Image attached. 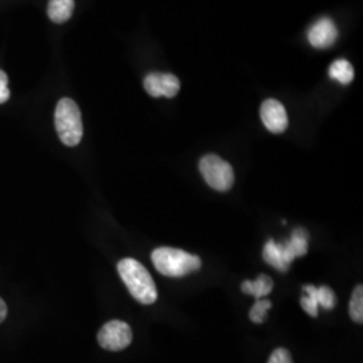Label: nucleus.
<instances>
[{"label":"nucleus","instance_id":"f257e3e1","mask_svg":"<svg viewBox=\"0 0 363 363\" xmlns=\"http://www.w3.org/2000/svg\"><path fill=\"white\" fill-rule=\"evenodd\" d=\"M117 272L130 295L139 303L145 306L155 303L157 298L155 281L143 264L135 259H123L117 264Z\"/></svg>","mask_w":363,"mask_h":363},{"label":"nucleus","instance_id":"f03ea898","mask_svg":"<svg viewBox=\"0 0 363 363\" xmlns=\"http://www.w3.org/2000/svg\"><path fill=\"white\" fill-rule=\"evenodd\" d=\"M151 259L156 271L167 277H183L199 271L202 267L198 256L175 247H157L152 252Z\"/></svg>","mask_w":363,"mask_h":363},{"label":"nucleus","instance_id":"7ed1b4c3","mask_svg":"<svg viewBox=\"0 0 363 363\" xmlns=\"http://www.w3.org/2000/svg\"><path fill=\"white\" fill-rule=\"evenodd\" d=\"M55 130L61 142L67 147H76L84 135L82 117L78 105L72 99H61L55 108Z\"/></svg>","mask_w":363,"mask_h":363},{"label":"nucleus","instance_id":"20e7f679","mask_svg":"<svg viewBox=\"0 0 363 363\" xmlns=\"http://www.w3.org/2000/svg\"><path fill=\"white\" fill-rule=\"evenodd\" d=\"M199 171L208 186L217 191H229L234 184V171L232 166L220 156H203L199 162Z\"/></svg>","mask_w":363,"mask_h":363},{"label":"nucleus","instance_id":"39448f33","mask_svg":"<svg viewBox=\"0 0 363 363\" xmlns=\"http://www.w3.org/2000/svg\"><path fill=\"white\" fill-rule=\"evenodd\" d=\"M132 330L130 325L121 320H111L105 323L97 334L100 346L108 351H121L132 343Z\"/></svg>","mask_w":363,"mask_h":363},{"label":"nucleus","instance_id":"423d86ee","mask_svg":"<svg viewBox=\"0 0 363 363\" xmlns=\"http://www.w3.org/2000/svg\"><path fill=\"white\" fill-rule=\"evenodd\" d=\"M144 89L152 97L172 99L181 91V82L169 73H151L144 78Z\"/></svg>","mask_w":363,"mask_h":363},{"label":"nucleus","instance_id":"0eeeda50","mask_svg":"<svg viewBox=\"0 0 363 363\" xmlns=\"http://www.w3.org/2000/svg\"><path fill=\"white\" fill-rule=\"evenodd\" d=\"M259 116L265 128L272 133H283L288 128L286 108L277 100H265L259 108Z\"/></svg>","mask_w":363,"mask_h":363},{"label":"nucleus","instance_id":"6e6552de","mask_svg":"<svg viewBox=\"0 0 363 363\" xmlns=\"http://www.w3.org/2000/svg\"><path fill=\"white\" fill-rule=\"evenodd\" d=\"M262 257L267 264L276 268L279 272H286L291 262L296 259L288 241L276 244L273 240H269L265 244L262 250Z\"/></svg>","mask_w":363,"mask_h":363},{"label":"nucleus","instance_id":"1a4fd4ad","mask_svg":"<svg viewBox=\"0 0 363 363\" xmlns=\"http://www.w3.org/2000/svg\"><path fill=\"white\" fill-rule=\"evenodd\" d=\"M337 38V26L330 18L318 21L308 31V40L316 49L331 48Z\"/></svg>","mask_w":363,"mask_h":363},{"label":"nucleus","instance_id":"9d476101","mask_svg":"<svg viewBox=\"0 0 363 363\" xmlns=\"http://www.w3.org/2000/svg\"><path fill=\"white\" fill-rule=\"evenodd\" d=\"M74 6V0H50L48 4V15L54 23H65L72 18Z\"/></svg>","mask_w":363,"mask_h":363},{"label":"nucleus","instance_id":"9b49d317","mask_svg":"<svg viewBox=\"0 0 363 363\" xmlns=\"http://www.w3.org/2000/svg\"><path fill=\"white\" fill-rule=\"evenodd\" d=\"M241 289L245 295L255 296L256 298H264L272 292L273 281L272 279L267 274H259V277L255 281L247 280L242 283Z\"/></svg>","mask_w":363,"mask_h":363},{"label":"nucleus","instance_id":"f8f14e48","mask_svg":"<svg viewBox=\"0 0 363 363\" xmlns=\"http://www.w3.org/2000/svg\"><path fill=\"white\" fill-rule=\"evenodd\" d=\"M330 77L347 85L354 79V67L347 60H337L330 66Z\"/></svg>","mask_w":363,"mask_h":363},{"label":"nucleus","instance_id":"ddd939ff","mask_svg":"<svg viewBox=\"0 0 363 363\" xmlns=\"http://www.w3.org/2000/svg\"><path fill=\"white\" fill-rule=\"evenodd\" d=\"M308 238H310V235L307 233V230H304L303 228H296L292 232L291 240L288 242H289V247L292 249L295 257H301V256L307 255V252H308Z\"/></svg>","mask_w":363,"mask_h":363},{"label":"nucleus","instance_id":"4468645a","mask_svg":"<svg viewBox=\"0 0 363 363\" xmlns=\"http://www.w3.org/2000/svg\"><path fill=\"white\" fill-rule=\"evenodd\" d=\"M350 316L351 319L357 323L363 322V286H358L354 292L350 300Z\"/></svg>","mask_w":363,"mask_h":363},{"label":"nucleus","instance_id":"2eb2a0df","mask_svg":"<svg viewBox=\"0 0 363 363\" xmlns=\"http://www.w3.org/2000/svg\"><path fill=\"white\" fill-rule=\"evenodd\" d=\"M304 292L307 295L300 298L301 308L312 318H316L318 316V307H319L318 301H316V286H304Z\"/></svg>","mask_w":363,"mask_h":363},{"label":"nucleus","instance_id":"dca6fc26","mask_svg":"<svg viewBox=\"0 0 363 363\" xmlns=\"http://www.w3.org/2000/svg\"><path fill=\"white\" fill-rule=\"evenodd\" d=\"M272 307V303L269 300L265 298H257V301L255 303V306L252 307V310L249 312V319L256 323L261 325L265 322L267 316H268V310Z\"/></svg>","mask_w":363,"mask_h":363},{"label":"nucleus","instance_id":"f3484780","mask_svg":"<svg viewBox=\"0 0 363 363\" xmlns=\"http://www.w3.org/2000/svg\"><path fill=\"white\" fill-rule=\"evenodd\" d=\"M316 301L325 310H333L337 304V296L330 286H322L316 288Z\"/></svg>","mask_w":363,"mask_h":363},{"label":"nucleus","instance_id":"a211bd4d","mask_svg":"<svg viewBox=\"0 0 363 363\" xmlns=\"http://www.w3.org/2000/svg\"><path fill=\"white\" fill-rule=\"evenodd\" d=\"M268 363H294L292 362V357H291V352L283 349V347H279L276 350L273 351L269 357V361Z\"/></svg>","mask_w":363,"mask_h":363},{"label":"nucleus","instance_id":"6ab92c4d","mask_svg":"<svg viewBox=\"0 0 363 363\" xmlns=\"http://www.w3.org/2000/svg\"><path fill=\"white\" fill-rule=\"evenodd\" d=\"M9 77L6 72L0 70V104H4L10 99V91H9Z\"/></svg>","mask_w":363,"mask_h":363},{"label":"nucleus","instance_id":"aec40b11","mask_svg":"<svg viewBox=\"0 0 363 363\" xmlns=\"http://www.w3.org/2000/svg\"><path fill=\"white\" fill-rule=\"evenodd\" d=\"M6 316H7V306H6V303L3 301V298H0V323L4 322Z\"/></svg>","mask_w":363,"mask_h":363}]
</instances>
